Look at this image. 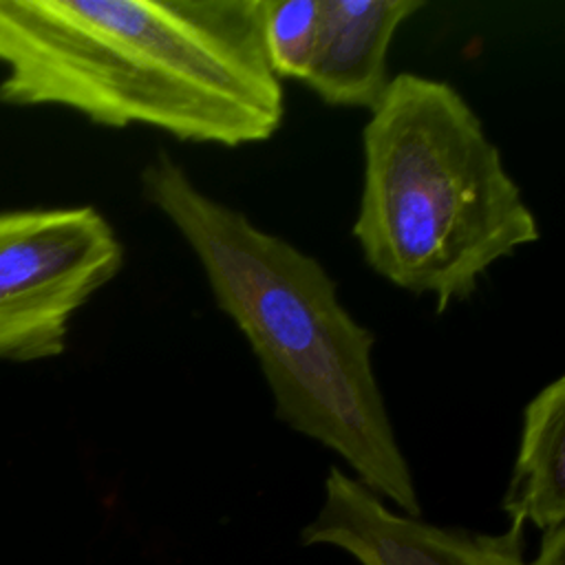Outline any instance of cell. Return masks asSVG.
Wrapping results in <instances>:
<instances>
[{
  "label": "cell",
  "instance_id": "1",
  "mask_svg": "<svg viewBox=\"0 0 565 565\" xmlns=\"http://www.w3.org/2000/svg\"><path fill=\"white\" fill-rule=\"evenodd\" d=\"M263 0H0V102L238 148L285 119Z\"/></svg>",
  "mask_w": 565,
  "mask_h": 565
},
{
  "label": "cell",
  "instance_id": "2",
  "mask_svg": "<svg viewBox=\"0 0 565 565\" xmlns=\"http://www.w3.org/2000/svg\"><path fill=\"white\" fill-rule=\"evenodd\" d=\"M139 183L247 340L278 422L333 450L382 501L419 516L415 479L373 366L375 335L342 305L324 265L203 192L168 150L146 163Z\"/></svg>",
  "mask_w": 565,
  "mask_h": 565
},
{
  "label": "cell",
  "instance_id": "3",
  "mask_svg": "<svg viewBox=\"0 0 565 565\" xmlns=\"http://www.w3.org/2000/svg\"><path fill=\"white\" fill-rule=\"evenodd\" d=\"M366 265L430 294L437 313L466 302L539 223L466 97L417 73L391 77L362 130V190L351 227Z\"/></svg>",
  "mask_w": 565,
  "mask_h": 565
},
{
  "label": "cell",
  "instance_id": "4",
  "mask_svg": "<svg viewBox=\"0 0 565 565\" xmlns=\"http://www.w3.org/2000/svg\"><path fill=\"white\" fill-rule=\"evenodd\" d=\"M124 258L115 227L90 205L0 212V360L60 355L73 316Z\"/></svg>",
  "mask_w": 565,
  "mask_h": 565
},
{
  "label": "cell",
  "instance_id": "5",
  "mask_svg": "<svg viewBox=\"0 0 565 565\" xmlns=\"http://www.w3.org/2000/svg\"><path fill=\"white\" fill-rule=\"evenodd\" d=\"M523 523L501 534L433 525L393 510L340 468L324 477L322 503L302 527V545H329L360 565H525Z\"/></svg>",
  "mask_w": 565,
  "mask_h": 565
},
{
  "label": "cell",
  "instance_id": "6",
  "mask_svg": "<svg viewBox=\"0 0 565 565\" xmlns=\"http://www.w3.org/2000/svg\"><path fill=\"white\" fill-rule=\"evenodd\" d=\"M424 7L422 0H320L307 86L329 106L373 110L391 82V42Z\"/></svg>",
  "mask_w": 565,
  "mask_h": 565
},
{
  "label": "cell",
  "instance_id": "7",
  "mask_svg": "<svg viewBox=\"0 0 565 565\" xmlns=\"http://www.w3.org/2000/svg\"><path fill=\"white\" fill-rule=\"evenodd\" d=\"M501 510L510 521L532 523L541 532L565 523V377L545 384L523 408Z\"/></svg>",
  "mask_w": 565,
  "mask_h": 565
},
{
  "label": "cell",
  "instance_id": "8",
  "mask_svg": "<svg viewBox=\"0 0 565 565\" xmlns=\"http://www.w3.org/2000/svg\"><path fill=\"white\" fill-rule=\"evenodd\" d=\"M320 29V0H263V51L269 71L282 79L309 73Z\"/></svg>",
  "mask_w": 565,
  "mask_h": 565
},
{
  "label": "cell",
  "instance_id": "9",
  "mask_svg": "<svg viewBox=\"0 0 565 565\" xmlns=\"http://www.w3.org/2000/svg\"><path fill=\"white\" fill-rule=\"evenodd\" d=\"M525 565H565V523L543 530L539 552Z\"/></svg>",
  "mask_w": 565,
  "mask_h": 565
}]
</instances>
